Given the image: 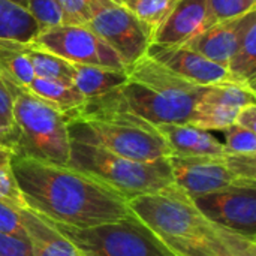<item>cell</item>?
Wrapping results in <instances>:
<instances>
[{
	"instance_id": "1",
	"label": "cell",
	"mask_w": 256,
	"mask_h": 256,
	"mask_svg": "<svg viewBox=\"0 0 256 256\" xmlns=\"http://www.w3.org/2000/svg\"><path fill=\"white\" fill-rule=\"evenodd\" d=\"M12 168L26 207L48 222L90 228L132 213L120 194L78 170L15 154Z\"/></svg>"
},
{
	"instance_id": "14",
	"label": "cell",
	"mask_w": 256,
	"mask_h": 256,
	"mask_svg": "<svg viewBox=\"0 0 256 256\" xmlns=\"http://www.w3.org/2000/svg\"><path fill=\"white\" fill-rule=\"evenodd\" d=\"M204 28H207V0H177L154 32L152 44L183 45Z\"/></svg>"
},
{
	"instance_id": "35",
	"label": "cell",
	"mask_w": 256,
	"mask_h": 256,
	"mask_svg": "<svg viewBox=\"0 0 256 256\" xmlns=\"http://www.w3.org/2000/svg\"><path fill=\"white\" fill-rule=\"evenodd\" d=\"M234 124L240 126V128H244L250 132H255L256 130V104H250V105H246L243 108H240L237 111V116H236V122Z\"/></svg>"
},
{
	"instance_id": "33",
	"label": "cell",
	"mask_w": 256,
	"mask_h": 256,
	"mask_svg": "<svg viewBox=\"0 0 256 256\" xmlns=\"http://www.w3.org/2000/svg\"><path fill=\"white\" fill-rule=\"evenodd\" d=\"M0 256H33L28 238L0 232Z\"/></svg>"
},
{
	"instance_id": "37",
	"label": "cell",
	"mask_w": 256,
	"mask_h": 256,
	"mask_svg": "<svg viewBox=\"0 0 256 256\" xmlns=\"http://www.w3.org/2000/svg\"><path fill=\"white\" fill-rule=\"evenodd\" d=\"M10 2L18 4V6H21L22 9H26V6H27V0H10Z\"/></svg>"
},
{
	"instance_id": "38",
	"label": "cell",
	"mask_w": 256,
	"mask_h": 256,
	"mask_svg": "<svg viewBox=\"0 0 256 256\" xmlns=\"http://www.w3.org/2000/svg\"><path fill=\"white\" fill-rule=\"evenodd\" d=\"M112 2H116V3H118V4H124L128 0H112Z\"/></svg>"
},
{
	"instance_id": "27",
	"label": "cell",
	"mask_w": 256,
	"mask_h": 256,
	"mask_svg": "<svg viewBox=\"0 0 256 256\" xmlns=\"http://www.w3.org/2000/svg\"><path fill=\"white\" fill-rule=\"evenodd\" d=\"M256 0H207V27L255 10Z\"/></svg>"
},
{
	"instance_id": "26",
	"label": "cell",
	"mask_w": 256,
	"mask_h": 256,
	"mask_svg": "<svg viewBox=\"0 0 256 256\" xmlns=\"http://www.w3.org/2000/svg\"><path fill=\"white\" fill-rule=\"evenodd\" d=\"M177 0H128L124 6L150 28L152 34H154L158 27L172 10Z\"/></svg>"
},
{
	"instance_id": "22",
	"label": "cell",
	"mask_w": 256,
	"mask_h": 256,
	"mask_svg": "<svg viewBox=\"0 0 256 256\" xmlns=\"http://www.w3.org/2000/svg\"><path fill=\"white\" fill-rule=\"evenodd\" d=\"M26 52H27V57L30 60L32 68H33L34 76L72 84L74 68H72L70 62L62 58L52 52L45 51V50L33 45L32 42L27 44Z\"/></svg>"
},
{
	"instance_id": "3",
	"label": "cell",
	"mask_w": 256,
	"mask_h": 256,
	"mask_svg": "<svg viewBox=\"0 0 256 256\" xmlns=\"http://www.w3.org/2000/svg\"><path fill=\"white\" fill-rule=\"evenodd\" d=\"M206 88L144 56L128 68V81L112 93L120 106L156 126L189 123Z\"/></svg>"
},
{
	"instance_id": "24",
	"label": "cell",
	"mask_w": 256,
	"mask_h": 256,
	"mask_svg": "<svg viewBox=\"0 0 256 256\" xmlns=\"http://www.w3.org/2000/svg\"><path fill=\"white\" fill-rule=\"evenodd\" d=\"M236 108L207 104V102H198V105L194 110V114L189 120V124L196 126L202 130H225L236 122L237 116Z\"/></svg>"
},
{
	"instance_id": "34",
	"label": "cell",
	"mask_w": 256,
	"mask_h": 256,
	"mask_svg": "<svg viewBox=\"0 0 256 256\" xmlns=\"http://www.w3.org/2000/svg\"><path fill=\"white\" fill-rule=\"evenodd\" d=\"M0 126L14 134V120H12V99L0 78ZM15 135V134H14Z\"/></svg>"
},
{
	"instance_id": "16",
	"label": "cell",
	"mask_w": 256,
	"mask_h": 256,
	"mask_svg": "<svg viewBox=\"0 0 256 256\" xmlns=\"http://www.w3.org/2000/svg\"><path fill=\"white\" fill-rule=\"evenodd\" d=\"M33 256H84L52 224L28 208L20 210Z\"/></svg>"
},
{
	"instance_id": "6",
	"label": "cell",
	"mask_w": 256,
	"mask_h": 256,
	"mask_svg": "<svg viewBox=\"0 0 256 256\" xmlns=\"http://www.w3.org/2000/svg\"><path fill=\"white\" fill-rule=\"evenodd\" d=\"M52 226L84 256H177L134 213L117 222L90 228L60 224Z\"/></svg>"
},
{
	"instance_id": "28",
	"label": "cell",
	"mask_w": 256,
	"mask_h": 256,
	"mask_svg": "<svg viewBox=\"0 0 256 256\" xmlns=\"http://www.w3.org/2000/svg\"><path fill=\"white\" fill-rule=\"evenodd\" d=\"M214 238L230 256H256V240L213 225Z\"/></svg>"
},
{
	"instance_id": "18",
	"label": "cell",
	"mask_w": 256,
	"mask_h": 256,
	"mask_svg": "<svg viewBox=\"0 0 256 256\" xmlns=\"http://www.w3.org/2000/svg\"><path fill=\"white\" fill-rule=\"evenodd\" d=\"M228 82L255 90L256 82V12L250 16L240 42L226 64Z\"/></svg>"
},
{
	"instance_id": "9",
	"label": "cell",
	"mask_w": 256,
	"mask_h": 256,
	"mask_svg": "<svg viewBox=\"0 0 256 256\" xmlns=\"http://www.w3.org/2000/svg\"><path fill=\"white\" fill-rule=\"evenodd\" d=\"M32 44L70 63L128 70L120 56L87 26L58 24L44 28Z\"/></svg>"
},
{
	"instance_id": "8",
	"label": "cell",
	"mask_w": 256,
	"mask_h": 256,
	"mask_svg": "<svg viewBox=\"0 0 256 256\" xmlns=\"http://www.w3.org/2000/svg\"><path fill=\"white\" fill-rule=\"evenodd\" d=\"M88 6L90 20L86 26L106 42L128 68L146 56L153 34L124 4L112 0H88Z\"/></svg>"
},
{
	"instance_id": "23",
	"label": "cell",
	"mask_w": 256,
	"mask_h": 256,
	"mask_svg": "<svg viewBox=\"0 0 256 256\" xmlns=\"http://www.w3.org/2000/svg\"><path fill=\"white\" fill-rule=\"evenodd\" d=\"M200 100L240 110L246 105L255 104L256 92L244 87V86L226 81V82H220V84L207 86V88L202 93Z\"/></svg>"
},
{
	"instance_id": "2",
	"label": "cell",
	"mask_w": 256,
	"mask_h": 256,
	"mask_svg": "<svg viewBox=\"0 0 256 256\" xmlns=\"http://www.w3.org/2000/svg\"><path fill=\"white\" fill-rule=\"evenodd\" d=\"M66 123L69 141L100 147L136 162L171 158V150L156 126L120 106L112 92L86 99L66 117Z\"/></svg>"
},
{
	"instance_id": "11",
	"label": "cell",
	"mask_w": 256,
	"mask_h": 256,
	"mask_svg": "<svg viewBox=\"0 0 256 256\" xmlns=\"http://www.w3.org/2000/svg\"><path fill=\"white\" fill-rule=\"evenodd\" d=\"M226 154L200 158L171 156L170 164L174 184L192 200L231 186H255L242 182L236 176Z\"/></svg>"
},
{
	"instance_id": "12",
	"label": "cell",
	"mask_w": 256,
	"mask_h": 256,
	"mask_svg": "<svg viewBox=\"0 0 256 256\" xmlns=\"http://www.w3.org/2000/svg\"><path fill=\"white\" fill-rule=\"evenodd\" d=\"M156 63L198 86H213L228 81L226 68L206 58L184 45L150 44L146 52Z\"/></svg>"
},
{
	"instance_id": "20",
	"label": "cell",
	"mask_w": 256,
	"mask_h": 256,
	"mask_svg": "<svg viewBox=\"0 0 256 256\" xmlns=\"http://www.w3.org/2000/svg\"><path fill=\"white\" fill-rule=\"evenodd\" d=\"M40 32L38 22L21 6L0 0V38L30 44Z\"/></svg>"
},
{
	"instance_id": "36",
	"label": "cell",
	"mask_w": 256,
	"mask_h": 256,
	"mask_svg": "<svg viewBox=\"0 0 256 256\" xmlns=\"http://www.w3.org/2000/svg\"><path fill=\"white\" fill-rule=\"evenodd\" d=\"M14 142H15V135L10 130H8V129L0 126V146H4V147L12 150L14 148Z\"/></svg>"
},
{
	"instance_id": "5",
	"label": "cell",
	"mask_w": 256,
	"mask_h": 256,
	"mask_svg": "<svg viewBox=\"0 0 256 256\" xmlns=\"http://www.w3.org/2000/svg\"><path fill=\"white\" fill-rule=\"evenodd\" d=\"M66 166L106 184L126 201L162 190L174 183L170 158L154 162H136L100 147L75 141H70Z\"/></svg>"
},
{
	"instance_id": "25",
	"label": "cell",
	"mask_w": 256,
	"mask_h": 256,
	"mask_svg": "<svg viewBox=\"0 0 256 256\" xmlns=\"http://www.w3.org/2000/svg\"><path fill=\"white\" fill-rule=\"evenodd\" d=\"M12 159L14 152L4 146H0V202L16 210H26V202L15 180Z\"/></svg>"
},
{
	"instance_id": "31",
	"label": "cell",
	"mask_w": 256,
	"mask_h": 256,
	"mask_svg": "<svg viewBox=\"0 0 256 256\" xmlns=\"http://www.w3.org/2000/svg\"><path fill=\"white\" fill-rule=\"evenodd\" d=\"M62 10L63 24L86 26L90 20L88 0H56Z\"/></svg>"
},
{
	"instance_id": "15",
	"label": "cell",
	"mask_w": 256,
	"mask_h": 256,
	"mask_svg": "<svg viewBox=\"0 0 256 256\" xmlns=\"http://www.w3.org/2000/svg\"><path fill=\"white\" fill-rule=\"evenodd\" d=\"M156 129L168 144L171 156L200 158L222 156L228 153L224 142H220L212 132L202 130L189 123L156 124Z\"/></svg>"
},
{
	"instance_id": "17",
	"label": "cell",
	"mask_w": 256,
	"mask_h": 256,
	"mask_svg": "<svg viewBox=\"0 0 256 256\" xmlns=\"http://www.w3.org/2000/svg\"><path fill=\"white\" fill-rule=\"evenodd\" d=\"M72 86L86 98L94 99L120 88L128 81V70H116L100 66L72 63Z\"/></svg>"
},
{
	"instance_id": "10",
	"label": "cell",
	"mask_w": 256,
	"mask_h": 256,
	"mask_svg": "<svg viewBox=\"0 0 256 256\" xmlns=\"http://www.w3.org/2000/svg\"><path fill=\"white\" fill-rule=\"evenodd\" d=\"M192 201L213 225L256 240V184L231 186Z\"/></svg>"
},
{
	"instance_id": "7",
	"label": "cell",
	"mask_w": 256,
	"mask_h": 256,
	"mask_svg": "<svg viewBox=\"0 0 256 256\" xmlns=\"http://www.w3.org/2000/svg\"><path fill=\"white\" fill-rule=\"evenodd\" d=\"M128 206L164 243L207 238L213 234V224L174 183L162 190L132 198Z\"/></svg>"
},
{
	"instance_id": "4",
	"label": "cell",
	"mask_w": 256,
	"mask_h": 256,
	"mask_svg": "<svg viewBox=\"0 0 256 256\" xmlns=\"http://www.w3.org/2000/svg\"><path fill=\"white\" fill-rule=\"evenodd\" d=\"M0 78L12 99L14 154L66 166L70 146L66 117L27 87Z\"/></svg>"
},
{
	"instance_id": "13",
	"label": "cell",
	"mask_w": 256,
	"mask_h": 256,
	"mask_svg": "<svg viewBox=\"0 0 256 256\" xmlns=\"http://www.w3.org/2000/svg\"><path fill=\"white\" fill-rule=\"evenodd\" d=\"M255 12L256 10H252L243 16L212 24L194 38H190L183 45L189 50L196 51L206 58L226 68L250 16Z\"/></svg>"
},
{
	"instance_id": "32",
	"label": "cell",
	"mask_w": 256,
	"mask_h": 256,
	"mask_svg": "<svg viewBox=\"0 0 256 256\" xmlns=\"http://www.w3.org/2000/svg\"><path fill=\"white\" fill-rule=\"evenodd\" d=\"M0 232L16 237H27L20 210L3 202H0Z\"/></svg>"
},
{
	"instance_id": "29",
	"label": "cell",
	"mask_w": 256,
	"mask_h": 256,
	"mask_svg": "<svg viewBox=\"0 0 256 256\" xmlns=\"http://www.w3.org/2000/svg\"><path fill=\"white\" fill-rule=\"evenodd\" d=\"M26 10L38 22L40 30L63 24V16L56 0H27Z\"/></svg>"
},
{
	"instance_id": "19",
	"label": "cell",
	"mask_w": 256,
	"mask_h": 256,
	"mask_svg": "<svg viewBox=\"0 0 256 256\" xmlns=\"http://www.w3.org/2000/svg\"><path fill=\"white\" fill-rule=\"evenodd\" d=\"M27 88L39 99L58 110L64 117L75 112L86 102V98L72 84H66L56 80L34 76L27 86Z\"/></svg>"
},
{
	"instance_id": "21",
	"label": "cell",
	"mask_w": 256,
	"mask_h": 256,
	"mask_svg": "<svg viewBox=\"0 0 256 256\" xmlns=\"http://www.w3.org/2000/svg\"><path fill=\"white\" fill-rule=\"evenodd\" d=\"M26 50L27 44L24 42L0 38V76L9 78L24 87L34 78Z\"/></svg>"
},
{
	"instance_id": "30",
	"label": "cell",
	"mask_w": 256,
	"mask_h": 256,
	"mask_svg": "<svg viewBox=\"0 0 256 256\" xmlns=\"http://www.w3.org/2000/svg\"><path fill=\"white\" fill-rule=\"evenodd\" d=\"M225 148L236 154H256V134L237 124H231L225 130Z\"/></svg>"
}]
</instances>
